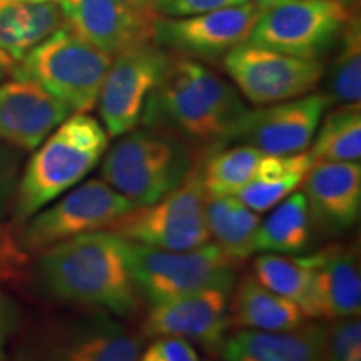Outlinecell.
Segmentation results:
<instances>
[{"instance_id": "cell-1", "label": "cell", "mask_w": 361, "mask_h": 361, "mask_svg": "<svg viewBox=\"0 0 361 361\" xmlns=\"http://www.w3.org/2000/svg\"><path fill=\"white\" fill-rule=\"evenodd\" d=\"M32 283L59 305L107 311L123 319L141 308L126 241L112 233L80 234L37 252Z\"/></svg>"}, {"instance_id": "cell-2", "label": "cell", "mask_w": 361, "mask_h": 361, "mask_svg": "<svg viewBox=\"0 0 361 361\" xmlns=\"http://www.w3.org/2000/svg\"><path fill=\"white\" fill-rule=\"evenodd\" d=\"M246 112L234 84L201 61L176 54L149 94L141 123L178 135L194 149L213 151L233 144Z\"/></svg>"}, {"instance_id": "cell-3", "label": "cell", "mask_w": 361, "mask_h": 361, "mask_svg": "<svg viewBox=\"0 0 361 361\" xmlns=\"http://www.w3.org/2000/svg\"><path fill=\"white\" fill-rule=\"evenodd\" d=\"M109 147V134L87 112L67 116L34 149L12 201L13 226L20 228L42 207L82 183Z\"/></svg>"}, {"instance_id": "cell-4", "label": "cell", "mask_w": 361, "mask_h": 361, "mask_svg": "<svg viewBox=\"0 0 361 361\" xmlns=\"http://www.w3.org/2000/svg\"><path fill=\"white\" fill-rule=\"evenodd\" d=\"M194 147L178 135L144 126L119 135L102 161L101 179L134 206L159 201L196 168Z\"/></svg>"}, {"instance_id": "cell-5", "label": "cell", "mask_w": 361, "mask_h": 361, "mask_svg": "<svg viewBox=\"0 0 361 361\" xmlns=\"http://www.w3.org/2000/svg\"><path fill=\"white\" fill-rule=\"evenodd\" d=\"M112 56L78 37L67 25L17 61L12 78L32 80L71 112L96 107Z\"/></svg>"}, {"instance_id": "cell-6", "label": "cell", "mask_w": 361, "mask_h": 361, "mask_svg": "<svg viewBox=\"0 0 361 361\" xmlns=\"http://www.w3.org/2000/svg\"><path fill=\"white\" fill-rule=\"evenodd\" d=\"M126 256L139 296L149 305L209 288L233 291L239 264L211 241L186 251L157 250L126 241Z\"/></svg>"}, {"instance_id": "cell-7", "label": "cell", "mask_w": 361, "mask_h": 361, "mask_svg": "<svg viewBox=\"0 0 361 361\" xmlns=\"http://www.w3.org/2000/svg\"><path fill=\"white\" fill-rule=\"evenodd\" d=\"M47 323L27 338L19 361H137L142 333L123 318L87 310Z\"/></svg>"}, {"instance_id": "cell-8", "label": "cell", "mask_w": 361, "mask_h": 361, "mask_svg": "<svg viewBox=\"0 0 361 361\" xmlns=\"http://www.w3.org/2000/svg\"><path fill=\"white\" fill-rule=\"evenodd\" d=\"M206 196L200 164L184 183L146 206H135L112 223L107 231L135 245L157 250L186 251L209 243Z\"/></svg>"}, {"instance_id": "cell-9", "label": "cell", "mask_w": 361, "mask_h": 361, "mask_svg": "<svg viewBox=\"0 0 361 361\" xmlns=\"http://www.w3.org/2000/svg\"><path fill=\"white\" fill-rule=\"evenodd\" d=\"M134 207L104 179H89L17 228V250L37 255L66 239L102 231Z\"/></svg>"}, {"instance_id": "cell-10", "label": "cell", "mask_w": 361, "mask_h": 361, "mask_svg": "<svg viewBox=\"0 0 361 361\" xmlns=\"http://www.w3.org/2000/svg\"><path fill=\"white\" fill-rule=\"evenodd\" d=\"M336 0H284L263 7L250 42L301 59H322L353 17Z\"/></svg>"}, {"instance_id": "cell-11", "label": "cell", "mask_w": 361, "mask_h": 361, "mask_svg": "<svg viewBox=\"0 0 361 361\" xmlns=\"http://www.w3.org/2000/svg\"><path fill=\"white\" fill-rule=\"evenodd\" d=\"M226 74L243 97L255 106L290 101L313 92L324 75L322 59H301L250 40L223 57Z\"/></svg>"}, {"instance_id": "cell-12", "label": "cell", "mask_w": 361, "mask_h": 361, "mask_svg": "<svg viewBox=\"0 0 361 361\" xmlns=\"http://www.w3.org/2000/svg\"><path fill=\"white\" fill-rule=\"evenodd\" d=\"M168 61L169 54L154 42L116 54L96 104L109 137H119L137 128L149 94L159 82Z\"/></svg>"}, {"instance_id": "cell-13", "label": "cell", "mask_w": 361, "mask_h": 361, "mask_svg": "<svg viewBox=\"0 0 361 361\" xmlns=\"http://www.w3.org/2000/svg\"><path fill=\"white\" fill-rule=\"evenodd\" d=\"M66 25L99 51L116 56L154 42L161 13L141 0H59Z\"/></svg>"}, {"instance_id": "cell-14", "label": "cell", "mask_w": 361, "mask_h": 361, "mask_svg": "<svg viewBox=\"0 0 361 361\" xmlns=\"http://www.w3.org/2000/svg\"><path fill=\"white\" fill-rule=\"evenodd\" d=\"M263 7L255 2L200 13L157 20L154 44L171 49L178 56L201 62L223 59L236 45L250 40Z\"/></svg>"}, {"instance_id": "cell-15", "label": "cell", "mask_w": 361, "mask_h": 361, "mask_svg": "<svg viewBox=\"0 0 361 361\" xmlns=\"http://www.w3.org/2000/svg\"><path fill=\"white\" fill-rule=\"evenodd\" d=\"M329 106L326 94L310 92L290 101L247 109L233 144H247L264 154L306 152Z\"/></svg>"}, {"instance_id": "cell-16", "label": "cell", "mask_w": 361, "mask_h": 361, "mask_svg": "<svg viewBox=\"0 0 361 361\" xmlns=\"http://www.w3.org/2000/svg\"><path fill=\"white\" fill-rule=\"evenodd\" d=\"M233 291L209 288L151 305L142 323V336L183 338L206 351H221L228 338L229 298Z\"/></svg>"}, {"instance_id": "cell-17", "label": "cell", "mask_w": 361, "mask_h": 361, "mask_svg": "<svg viewBox=\"0 0 361 361\" xmlns=\"http://www.w3.org/2000/svg\"><path fill=\"white\" fill-rule=\"evenodd\" d=\"M71 111L32 80L0 82V142L34 151Z\"/></svg>"}, {"instance_id": "cell-18", "label": "cell", "mask_w": 361, "mask_h": 361, "mask_svg": "<svg viewBox=\"0 0 361 361\" xmlns=\"http://www.w3.org/2000/svg\"><path fill=\"white\" fill-rule=\"evenodd\" d=\"M303 184L311 221H316L324 231L343 233L360 219V161L314 162Z\"/></svg>"}, {"instance_id": "cell-19", "label": "cell", "mask_w": 361, "mask_h": 361, "mask_svg": "<svg viewBox=\"0 0 361 361\" xmlns=\"http://www.w3.org/2000/svg\"><path fill=\"white\" fill-rule=\"evenodd\" d=\"M313 276L316 319L358 318L361 310L360 255L353 246L333 245L301 258Z\"/></svg>"}, {"instance_id": "cell-20", "label": "cell", "mask_w": 361, "mask_h": 361, "mask_svg": "<svg viewBox=\"0 0 361 361\" xmlns=\"http://www.w3.org/2000/svg\"><path fill=\"white\" fill-rule=\"evenodd\" d=\"M326 326L308 324L291 331L239 329L224 340V361H324Z\"/></svg>"}, {"instance_id": "cell-21", "label": "cell", "mask_w": 361, "mask_h": 361, "mask_svg": "<svg viewBox=\"0 0 361 361\" xmlns=\"http://www.w3.org/2000/svg\"><path fill=\"white\" fill-rule=\"evenodd\" d=\"M229 319L239 329L291 331L308 323V316L296 303L263 286L252 274H245L229 300Z\"/></svg>"}, {"instance_id": "cell-22", "label": "cell", "mask_w": 361, "mask_h": 361, "mask_svg": "<svg viewBox=\"0 0 361 361\" xmlns=\"http://www.w3.org/2000/svg\"><path fill=\"white\" fill-rule=\"evenodd\" d=\"M62 25L66 22L57 2L0 0V51L16 62Z\"/></svg>"}, {"instance_id": "cell-23", "label": "cell", "mask_w": 361, "mask_h": 361, "mask_svg": "<svg viewBox=\"0 0 361 361\" xmlns=\"http://www.w3.org/2000/svg\"><path fill=\"white\" fill-rule=\"evenodd\" d=\"M314 159L310 152L264 154L255 176L238 194V200L255 213L273 209L305 183Z\"/></svg>"}, {"instance_id": "cell-24", "label": "cell", "mask_w": 361, "mask_h": 361, "mask_svg": "<svg viewBox=\"0 0 361 361\" xmlns=\"http://www.w3.org/2000/svg\"><path fill=\"white\" fill-rule=\"evenodd\" d=\"M261 223L258 213L236 196L206 201V226L209 239L229 258L243 263L255 255V239Z\"/></svg>"}, {"instance_id": "cell-25", "label": "cell", "mask_w": 361, "mask_h": 361, "mask_svg": "<svg viewBox=\"0 0 361 361\" xmlns=\"http://www.w3.org/2000/svg\"><path fill=\"white\" fill-rule=\"evenodd\" d=\"M311 214L303 192H295L273 207L256 231L255 251L293 255L308 247Z\"/></svg>"}, {"instance_id": "cell-26", "label": "cell", "mask_w": 361, "mask_h": 361, "mask_svg": "<svg viewBox=\"0 0 361 361\" xmlns=\"http://www.w3.org/2000/svg\"><path fill=\"white\" fill-rule=\"evenodd\" d=\"M264 152L247 144H228V146L207 151L200 164V174L206 200L238 196L255 176Z\"/></svg>"}, {"instance_id": "cell-27", "label": "cell", "mask_w": 361, "mask_h": 361, "mask_svg": "<svg viewBox=\"0 0 361 361\" xmlns=\"http://www.w3.org/2000/svg\"><path fill=\"white\" fill-rule=\"evenodd\" d=\"M252 276L268 290L296 303L310 319H316L313 276L303 259L261 252L252 261Z\"/></svg>"}, {"instance_id": "cell-28", "label": "cell", "mask_w": 361, "mask_h": 361, "mask_svg": "<svg viewBox=\"0 0 361 361\" xmlns=\"http://www.w3.org/2000/svg\"><path fill=\"white\" fill-rule=\"evenodd\" d=\"M314 162H358L361 157L360 104H345L328 112L311 142Z\"/></svg>"}, {"instance_id": "cell-29", "label": "cell", "mask_w": 361, "mask_h": 361, "mask_svg": "<svg viewBox=\"0 0 361 361\" xmlns=\"http://www.w3.org/2000/svg\"><path fill=\"white\" fill-rule=\"evenodd\" d=\"M336 56L326 75V97L331 104H360L361 101V24L353 13L336 44Z\"/></svg>"}, {"instance_id": "cell-30", "label": "cell", "mask_w": 361, "mask_h": 361, "mask_svg": "<svg viewBox=\"0 0 361 361\" xmlns=\"http://www.w3.org/2000/svg\"><path fill=\"white\" fill-rule=\"evenodd\" d=\"M324 361H361V323L358 318L335 319L326 326Z\"/></svg>"}, {"instance_id": "cell-31", "label": "cell", "mask_w": 361, "mask_h": 361, "mask_svg": "<svg viewBox=\"0 0 361 361\" xmlns=\"http://www.w3.org/2000/svg\"><path fill=\"white\" fill-rule=\"evenodd\" d=\"M137 361H200V355L192 343L183 338L159 336L139 355Z\"/></svg>"}, {"instance_id": "cell-32", "label": "cell", "mask_w": 361, "mask_h": 361, "mask_svg": "<svg viewBox=\"0 0 361 361\" xmlns=\"http://www.w3.org/2000/svg\"><path fill=\"white\" fill-rule=\"evenodd\" d=\"M250 0H166L159 7L161 16L168 17H191L221 11V8L243 6Z\"/></svg>"}, {"instance_id": "cell-33", "label": "cell", "mask_w": 361, "mask_h": 361, "mask_svg": "<svg viewBox=\"0 0 361 361\" xmlns=\"http://www.w3.org/2000/svg\"><path fill=\"white\" fill-rule=\"evenodd\" d=\"M19 149L0 142V216L12 204L19 173Z\"/></svg>"}, {"instance_id": "cell-34", "label": "cell", "mask_w": 361, "mask_h": 361, "mask_svg": "<svg viewBox=\"0 0 361 361\" xmlns=\"http://www.w3.org/2000/svg\"><path fill=\"white\" fill-rule=\"evenodd\" d=\"M17 324H19V310L16 303L7 296L0 295V360L4 358L7 341L17 329Z\"/></svg>"}, {"instance_id": "cell-35", "label": "cell", "mask_w": 361, "mask_h": 361, "mask_svg": "<svg viewBox=\"0 0 361 361\" xmlns=\"http://www.w3.org/2000/svg\"><path fill=\"white\" fill-rule=\"evenodd\" d=\"M17 62L8 56V54L0 51V82L7 80L8 78H12L13 69H16Z\"/></svg>"}, {"instance_id": "cell-36", "label": "cell", "mask_w": 361, "mask_h": 361, "mask_svg": "<svg viewBox=\"0 0 361 361\" xmlns=\"http://www.w3.org/2000/svg\"><path fill=\"white\" fill-rule=\"evenodd\" d=\"M250 2L258 4V6H261V7H269V6H274V4H278V2H284V0H250Z\"/></svg>"}, {"instance_id": "cell-37", "label": "cell", "mask_w": 361, "mask_h": 361, "mask_svg": "<svg viewBox=\"0 0 361 361\" xmlns=\"http://www.w3.org/2000/svg\"><path fill=\"white\" fill-rule=\"evenodd\" d=\"M141 2H146V4H149V6L156 7L157 12H159V7L166 2V0H141Z\"/></svg>"}, {"instance_id": "cell-38", "label": "cell", "mask_w": 361, "mask_h": 361, "mask_svg": "<svg viewBox=\"0 0 361 361\" xmlns=\"http://www.w3.org/2000/svg\"><path fill=\"white\" fill-rule=\"evenodd\" d=\"M336 2H341V4H345V6H353V4L356 2V0H336Z\"/></svg>"}, {"instance_id": "cell-39", "label": "cell", "mask_w": 361, "mask_h": 361, "mask_svg": "<svg viewBox=\"0 0 361 361\" xmlns=\"http://www.w3.org/2000/svg\"><path fill=\"white\" fill-rule=\"evenodd\" d=\"M27 2H59V0H27Z\"/></svg>"}]
</instances>
